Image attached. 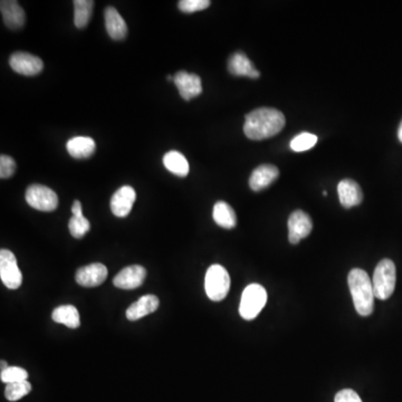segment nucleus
Listing matches in <instances>:
<instances>
[{"label":"nucleus","instance_id":"f257e3e1","mask_svg":"<svg viewBox=\"0 0 402 402\" xmlns=\"http://www.w3.org/2000/svg\"><path fill=\"white\" fill-rule=\"evenodd\" d=\"M285 116L281 111L272 107H261L245 116L244 134L250 140L269 139L285 127Z\"/></svg>","mask_w":402,"mask_h":402},{"label":"nucleus","instance_id":"f03ea898","mask_svg":"<svg viewBox=\"0 0 402 402\" xmlns=\"http://www.w3.org/2000/svg\"><path fill=\"white\" fill-rule=\"evenodd\" d=\"M347 284L358 314L361 316H371L374 313L376 296L370 276L363 269L354 268L349 273Z\"/></svg>","mask_w":402,"mask_h":402},{"label":"nucleus","instance_id":"7ed1b4c3","mask_svg":"<svg viewBox=\"0 0 402 402\" xmlns=\"http://www.w3.org/2000/svg\"><path fill=\"white\" fill-rule=\"evenodd\" d=\"M396 265L391 259H382L374 269L372 286L374 296L381 301L388 300L396 289Z\"/></svg>","mask_w":402,"mask_h":402},{"label":"nucleus","instance_id":"20e7f679","mask_svg":"<svg viewBox=\"0 0 402 402\" xmlns=\"http://www.w3.org/2000/svg\"><path fill=\"white\" fill-rule=\"evenodd\" d=\"M267 303V292L259 284H250L244 289L239 304V314L244 320L257 318Z\"/></svg>","mask_w":402,"mask_h":402},{"label":"nucleus","instance_id":"39448f33","mask_svg":"<svg viewBox=\"0 0 402 402\" xmlns=\"http://www.w3.org/2000/svg\"><path fill=\"white\" fill-rule=\"evenodd\" d=\"M205 294L212 301L220 302L230 289V276L225 267L214 264L209 267L205 277Z\"/></svg>","mask_w":402,"mask_h":402},{"label":"nucleus","instance_id":"423d86ee","mask_svg":"<svg viewBox=\"0 0 402 402\" xmlns=\"http://www.w3.org/2000/svg\"><path fill=\"white\" fill-rule=\"evenodd\" d=\"M25 198L30 207L39 212H54L58 207L57 194L46 185H29Z\"/></svg>","mask_w":402,"mask_h":402},{"label":"nucleus","instance_id":"0eeeda50","mask_svg":"<svg viewBox=\"0 0 402 402\" xmlns=\"http://www.w3.org/2000/svg\"><path fill=\"white\" fill-rule=\"evenodd\" d=\"M0 278L9 289H17L23 283V274L18 267L16 256L8 249L0 250Z\"/></svg>","mask_w":402,"mask_h":402},{"label":"nucleus","instance_id":"6e6552de","mask_svg":"<svg viewBox=\"0 0 402 402\" xmlns=\"http://www.w3.org/2000/svg\"><path fill=\"white\" fill-rule=\"evenodd\" d=\"M9 64L15 72L25 76L37 75L44 68L41 58L29 53H14L9 58Z\"/></svg>","mask_w":402,"mask_h":402},{"label":"nucleus","instance_id":"1a4fd4ad","mask_svg":"<svg viewBox=\"0 0 402 402\" xmlns=\"http://www.w3.org/2000/svg\"><path fill=\"white\" fill-rule=\"evenodd\" d=\"M313 223L310 216L303 210H295L289 218V240L293 245L300 243L312 232Z\"/></svg>","mask_w":402,"mask_h":402},{"label":"nucleus","instance_id":"9d476101","mask_svg":"<svg viewBox=\"0 0 402 402\" xmlns=\"http://www.w3.org/2000/svg\"><path fill=\"white\" fill-rule=\"evenodd\" d=\"M174 82L179 91L180 96L185 101L194 99L203 93L201 80L197 74H190L185 71H180L174 75Z\"/></svg>","mask_w":402,"mask_h":402},{"label":"nucleus","instance_id":"9b49d317","mask_svg":"<svg viewBox=\"0 0 402 402\" xmlns=\"http://www.w3.org/2000/svg\"><path fill=\"white\" fill-rule=\"evenodd\" d=\"M136 194L130 185H123L111 198V210L114 216L120 218L127 217L130 214L136 201Z\"/></svg>","mask_w":402,"mask_h":402},{"label":"nucleus","instance_id":"f8f14e48","mask_svg":"<svg viewBox=\"0 0 402 402\" xmlns=\"http://www.w3.org/2000/svg\"><path fill=\"white\" fill-rule=\"evenodd\" d=\"M107 277V268L103 264L94 263L81 267L76 272V283L81 286L96 287L104 283Z\"/></svg>","mask_w":402,"mask_h":402},{"label":"nucleus","instance_id":"ddd939ff","mask_svg":"<svg viewBox=\"0 0 402 402\" xmlns=\"http://www.w3.org/2000/svg\"><path fill=\"white\" fill-rule=\"evenodd\" d=\"M147 277V269L140 265H132L122 269L114 277L113 284L121 289H134L141 286Z\"/></svg>","mask_w":402,"mask_h":402},{"label":"nucleus","instance_id":"4468645a","mask_svg":"<svg viewBox=\"0 0 402 402\" xmlns=\"http://www.w3.org/2000/svg\"><path fill=\"white\" fill-rule=\"evenodd\" d=\"M280 176L276 165H261L253 171L249 178V187L253 191H261L272 185Z\"/></svg>","mask_w":402,"mask_h":402},{"label":"nucleus","instance_id":"2eb2a0df","mask_svg":"<svg viewBox=\"0 0 402 402\" xmlns=\"http://www.w3.org/2000/svg\"><path fill=\"white\" fill-rule=\"evenodd\" d=\"M338 194L341 205L345 208H352L359 205L363 200V192L359 183L354 180L345 179L338 185Z\"/></svg>","mask_w":402,"mask_h":402},{"label":"nucleus","instance_id":"dca6fc26","mask_svg":"<svg viewBox=\"0 0 402 402\" xmlns=\"http://www.w3.org/2000/svg\"><path fill=\"white\" fill-rule=\"evenodd\" d=\"M0 10L3 15V19L8 28L17 30L21 28L25 24V12L19 6L18 1L12 0H3L0 3Z\"/></svg>","mask_w":402,"mask_h":402},{"label":"nucleus","instance_id":"f3484780","mask_svg":"<svg viewBox=\"0 0 402 402\" xmlns=\"http://www.w3.org/2000/svg\"><path fill=\"white\" fill-rule=\"evenodd\" d=\"M228 71L235 76H245V77L258 78L259 72L255 68L254 64L250 62L243 52H236L228 60Z\"/></svg>","mask_w":402,"mask_h":402},{"label":"nucleus","instance_id":"a211bd4d","mask_svg":"<svg viewBox=\"0 0 402 402\" xmlns=\"http://www.w3.org/2000/svg\"><path fill=\"white\" fill-rule=\"evenodd\" d=\"M107 32L114 41L125 39L127 34V26L121 14L114 7H107L104 12Z\"/></svg>","mask_w":402,"mask_h":402},{"label":"nucleus","instance_id":"6ab92c4d","mask_svg":"<svg viewBox=\"0 0 402 402\" xmlns=\"http://www.w3.org/2000/svg\"><path fill=\"white\" fill-rule=\"evenodd\" d=\"M159 307V298L156 295H145L132 304L127 310L129 321H138L140 318L156 312Z\"/></svg>","mask_w":402,"mask_h":402},{"label":"nucleus","instance_id":"aec40b11","mask_svg":"<svg viewBox=\"0 0 402 402\" xmlns=\"http://www.w3.org/2000/svg\"><path fill=\"white\" fill-rule=\"evenodd\" d=\"M67 152L74 159H87L95 152V141L90 136H75L66 143Z\"/></svg>","mask_w":402,"mask_h":402},{"label":"nucleus","instance_id":"412c9836","mask_svg":"<svg viewBox=\"0 0 402 402\" xmlns=\"http://www.w3.org/2000/svg\"><path fill=\"white\" fill-rule=\"evenodd\" d=\"M212 218L218 226L225 229H232L237 225V216L232 205L225 201H218L214 205Z\"/></svg>","mask_w":402,"mask_h":402},{"label":"nucleus","instance_id":"4be33fe9","mask_svg":"<svg viewBox=\"0 0 402 402\" xmlns=\"http://www.w3.org/2000/svg\"><path fill=\"white\" fill-rule=\"evenodd\" d=\"M53 321L60 325H66L70 329H77L81 325L77 309L73 305H63L56 307L52 314Z\"/></svg>","mask_w":402,"mask_h":402},{"label":"nucleus","instance_id":"5701e85b","mask_svg":"<svg viewBox=\"0 0 402 402\" xmlns=\"http://www.w3.org/2000/svg\"><path fill=\"white\" fill-rule=\"evenodd\" d=\"M163 165L171 174L178 176H187L189 174V163L183 154L178 151H169L163 156Z\"/></svg>","mask_w":402,"mask_h":402},{"label":"nucleus","instance_id":"b1692460","mask_svg":"<svg viewBox=\"0 0 402 402\" xmlns=\"http://www.w3.org/2000/svg\"><path fill=\"white\" fill-rule=\"evenodd\" d=\"M74 24L77 28H84L92 17L94 1L92 0H75L74 1Z\"/></svg>","mask_w":402,"mask_h":402},{"label":"nucleus","instance_id":"393cba45","mask_svg":"<svg viewBox=\"0 0 402 402\" xmlns=\"http://www.w3.org/2000/svg\"><path fill=\"white\" fill-rule=\"evenodd\" d=\"M30 391H32V385L25 380V381L15 382V383L7 385L5 396L8 401H18L23 396H27Z\"/></svg>","mask_w":402,"mask_h":402},{"label":"nucleus","instance_id":"a878e982","mask_svg":"<svg viewBox=\"0 0 402 402\" xmlns=\"http://www.w3.org/2000/svg\"><path fill=\"white\" fill-rule=\"evenodd\" d=\"M318 142V136L316 134L303 132L298 134L291 141V149L295 152H303V151L310 150Z\"/></svg>","mask_w":402,"mask_h":402},{"label":"nucleus","instance_id":"bb28decb","mask_svg":"<svg viewBox=\"0 0 402 402\" xmlns=\"http://www.w3.org/2000/svg\"><path fill=\"white\" fill-rule=\"evenodd\" d=\"M71 235L74 238H82L89 232L91 223L84 216H73L68 223Z\"/></svg>","mask_w":402,"mask_h":402},{"label":"nucleus","instance_id":"cd10ccee","mask_svg":"<svg viewBox=\"0 0 402 402\" xmlns=\"http://www.w3.org/2000/svg\"><path fill=\"white\" fill-rule=\"evenodd\" d=\"M27 378H28L27 371L19 367H9L6 370L1 371V374H0V379L6 385L15 383V382L25 381Z\"/></svg>","mask_w":402,"mask_h":402},{"label":"nucleus","instance_id":"c85d7f7f","mask_svg":"<svg viewBox=\"0 0 402 402\" xmlns=\"http://www.w3.org/2000/svg\"><path fill=\"white\" fill-rule=\"evenodd\" d=\"M210 6L209 0H181L178 3L180 10L185 14L200 12Z\"/></svg>","mask_w":402,"mask_h":402},{"label":"nucleus","instance_id":"c756f323","mask_svg":"<svg viewBox=\"0 0 402 402\" xmlns=\"http://www.w3.org/2000/svg\"><path fill=\"white\" fill-rule=\"evenodd\" d=\"M15 170H16V163L12 158L5 154L0 156V178L1 179L10 178L15 174Z\"/></svg>","mask_w":402,"mask_h":402},{"label":"nucleus","instance_id":"7c9ffc66","mask_svg":"<svg viewBox=\"0 0 402 402\" xmlns=\"http://www.w3.org/2000/svg\"><path fill=\"white\" fill-rule=\"evenodd\" d=\"M334 402H362L359 394L351 389H345L336 394Z\"/></svg>","mask_w":402,"mask_h":402},{"label":"nucleus","instance_id":"2f4dec72","mask_svg":"<svg viewBox=\"0 0 402 402\" xmlns=\"http://www.w3.org/2000/svg\"><path fill=\"white\" fill-rule=\"evenodd\" d=\"M72 212L73 216H83L81 201H78V200H75V201H74L72 207Z\"/></svg>","mask_w":402,"mask_h":402},{"label":"nucleus","instance_id":"473e14b6","mask_svg":"<svg viewBox=\"0 0 402 402\" xmlns=\"http://www.w3.org/2000/svg\"><path fill=\"white\" fill-rule=\"evenodd\" d=\"M398 138H399V141L402 143V121L400 123L399 129H398Z\"/></svg>","mask_w":402,"mask_h":402},{"label":"nucleus","instance_id":"72a5a7b5","mask_svg":"<svg viewBox=\"0 0 402 402\" xmlns=\"http://www.w3.org/2000/svg\"><path fill=\"white\" fill-rule=\"evenodd\" d=\"M8 365H7L6 361H1V371H5L8 369Z\"/></svg>","mask_w":402,"mask_h":402}]
</instances>
